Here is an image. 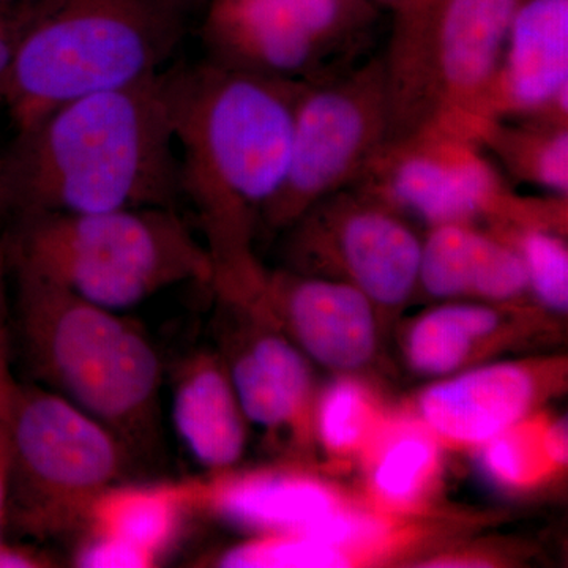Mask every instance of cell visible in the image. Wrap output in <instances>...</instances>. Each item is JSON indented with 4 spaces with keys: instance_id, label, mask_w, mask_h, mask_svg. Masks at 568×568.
Here are the masks:
<instances>
[{
    "instance_id": "obj_9",
    "label": "cell",
    "mask_w": 568,
    "mask_h": 568,
    "mask_svg": "<svg viewBox=\"0 0 568 568\" xmlns=\"http://www.w3.org/2000/svg\"><path fill=\"white\" fill-rule=\"evenodd\" d=\"M358 183L432 226L504 219L518 200L477 138L436 123L388 142Z\"/></svg>"
},
{
    "instance_id": "obj_15",
    "label": "cell",
    "mask_w": 568,
    "mask_h": 568,
    "mask_svg": "<svg viewBox=\"0 0 568 568\" xmlns=\"http://www.w3.org/2000/svg\"><path fill=\"white\" fill-rule=\"evenodd\" d=\"M244 410L226 372L207 354L175 368L173 422L182 446L205 467H227L245 450Z\"/></svg>"
},
{
    "instance_id": "obj_19",
    "label": "cell",
    "mask_w": 568,
    "mask_h": 568,
    "mask_svg": "<svg viewBox=\"0 0 568 568\" xmlns=\"http://www.w3.org/2000/svg\"><path fill=\"white\" fill-rule=\"evenodd\" d=\"M499 317L487 306L448 305L422 317L409 335L407 354L414 368L444 375L463 364L474 339L491 334Z\"/></svg>"
},
{
    "instance_id": "obj_24",
    "label": "cell",
    "mask_w": 568,
    "mask_h": 568,
    "mask_svg": "<svg viewBox=\"0 0 568 568\" xmlns=\"http://www.w3.org/2000/svg\"><path fill=\"white\" fill-rule=\"evenodd\" d=\"M233 566L338 568L349 564L342 549L302 537L301 540L242 549L230 559Z\"/></svg>"
},
{
    "instance_id": "obj_21",
    "label": "cell",
    "mask_w": 568,
    "mask_h": 568,
    "mask_svg": "<svg viewBox=\"0 0 568 568\" xmlns=\"http://www.w3.org/2000/svg\"><path fill=\"white\" fill-rule=\"evenodd\" d=\"M525 264L528 286L549 308L568 306V252L566 242L540 224H528L511 244Z\"/></svg>"
},
{
    "instance_id": "obj_11",
    "label": "cell",
    "mask_w": 568,
    "mask_h": 568,
    "mask_svg": "<svg viewBox=\"0 0 568 568\" xmlns=\"http://www.w3.org/2000/svg\"><path fill=\"white\" fill-rule=\"evenodd\" d=\"M399 213L372 189L355 183L298 219H306V248L321 250L369 301L394 306L416 287L422 254V242Z\"/></svg>"
},
{
    "instance_id": "obj_5",
    "label": "cell",
    "mask_w": 568,
    "mask_h": 568,
    "mask_svg": "<svg viewBox=\"0 0 568 568\" xmlns=\"http://www.w3.org/2000/svg\"><path fill=\"white\" fill-rule=\"evenodd\" d=\"M179 41L173 13L148 0H63L22 21L0 99L18 132L78 97L162 73Z\"/></svg>"
},
{
    "instance_id": "obj_18",
    "label": "cell",
    "mask_w": 568,
    "mask_h": 568,
    "mask_svg": "<svg viewBox=\"0 0 568 568\" xmlns=\"http://www.w3.org/2000/svg\"><path fill=\"white\" fill-rule=\"evenodd\" d=\"M478 140L489 159L515 181L567 197L568 122L493 119L485 123Z\"/></svg>"
},
{
    "instance_id": "obj_7",
    "label": "cell",
    "mask_w": 568,
    "mask_h": 568,
    "mask_svg": "<svg viewBox=\"0 0 568 568\" xmlns=\"http://www.w3.org/2000/svg\"><path fill=\"white\" fill-rule=\"evenodd\" d=\"M129 462L130 448L108 426L48 388L14 379L3 536L47 541L88 528Z\"/></svg>"
},
{
    "instance_id": "obj_13",
    "label": "cell",
    "mask_w": 568,
    "mask_h": 568,
    "mask_svg": "<svg viewBox=\"0 0 568 568\" xmlns=\"http://www.w3.org/2000/svg\"><path fill=\"white\" fill-rule=\"evenodd\" d=\"M260 295L283 310L313 357L332 368H357L375 351L372 301L347 282L264 276Z\"/></svg>"
},
{
    "instance_id": "obj_30",
    "label": "cell",
    "mask_w": 568,
    "mask_h": 568,
    "mask_svg": "<svg viewBox=\"0 0 568 568\" xmlns=\"http://www.w3.org/2000/svg\"><path fill=\"white\" fill-rule=\"evenodd\" d=\"M373 2L386 7L394 14V20H398L424 9L432 0H373Z\"/></svg>"
},
{
    "instance_id": "obj_6",
    "label": "cell",
    "mask_w": 568,
    "mask_h": 568,
    "mask_svg": "<svg viewBox=\"0 0 568 568\" xmlns=\"http://www.w3.org/2000/svg\"><path fill=\"white\" fill-rule=\"evenodd\" d=\"M519 2L432 0L394 20L383 55L392 140L432 123L478 140L493 119V92Z\"/></svg>"
},
{
    "instance_id": "obj_20",
    "label": "cell",
    "mask_w": 568,
    "mask_h": 568,
    "mask_svg": "<svg viewBox=\"0 0 568 568\" xmlns=\"http://www.w3.org/2000/svg\"><path fill=\"white\" fill-rule=\"evenodd\" d=\"M234 506L248 517L294 526L301 532L336 508L334 496L313 481L246 488L235 496Z\"/></svg>"
},
{
    "instance_id": "obj_10",
    "label": "cell",
    "mask_w": 568,
    "mask_h": 568,
    "mask_svg": "<svg viewBox=\"0 0 568 568\" xmlns=\"http://www.w3.org/2000/svg\"><path fill=\"white\" fill-rule=\"evenodd\" d=\"M353 20V0H216L209 59L283 80L332 77L331 51Z\"/></svg>"
},
{
    "instance_id": "obj_27",
    "label": "cell",
    "mask_w": 568,
    "mask_h": 568,
    "mask_svg": "<svg viewBox=\"0 0 568 568\" xmlns=\"http://www.w3.org/2000/svg\"><path fill=\"white\" fill-rule=\"evenodd\" d=\"M485 467L493 478L504 485H521L528 478L525 452L510 437L496 436L488 440L484 454Z\"/></svg>"
},
{
    "instance_id": "obj_3",
    "label": "cell",
    "mask_w": 568,
    "mask_h": 568,
    "mask_svg": "<svg viewBox=\"0 0 568 568\" xmlns=\"http://www.w3.org/2000/svg\"><path fill=\"white\" fill-rule=\"evenodd\" d=\"M17 331L32 383L108 426L126 447L152 439L163 366L144 328L55 284L18 274Z\"/></svg>"
},
{
    "instance_id": "obj_4",
    "label": "cell",
    "mask_w": 568,
    "mask_h": 568,
    "mask_svg": "<svg viewBox=\"0 0 568 568\" xmlns=\"http://www.w3.org/2000/svg\"><path fill=\"white\" fill-rule=\"evenodd\" d=\"M6 248L13 272L126 313L164 290L211 282L213 264L178 207L17 216Z\"/></svg>"
},
{
    "instance_id": "obj_1",
    "label": "cell",
    "mask_w": 568,
    "mask_h": 568,
    "mask_svg": "<svg viewBox=\"0 0 568 568\" xmlns=\"http://www.w3.org/2000/svg\"><path fill=\"white\" fill-rule=\"evenodd\" d=\"M164 74L182 200L203 224L213 280L224 293L252 290L263 274L250 235L282 189L306 82L211 61Z\"/></svg>"
},
{
    "instance_id": "obj_17",
    "label": "cell",
    "mask_w": 568,
    "mask_h": 568,
    "mask_svg": "<svg viewBox=\"0 0 568 568\" xmlns=\"http://www.w3.org/2000/svg\"><path fill=\"white\" fill-rule=\"evenodd\" d=\"M241 347L227 375L245 417L265 428L293 422L308 395L304 358L272 332H260Z\"/></svg>"
},
{
    "instance_id": "obj_28",
    "label": "cell",
    "mask_w": 568,
    "mask_h": 568,
    "mask_svg": "<svg viewBox=\"0 0 568 568\" xmlns=\"http://www.w3.org/2000/svg\"><path fill=\"white\" fill-rule=\"evenodd\" d=\"M21 22H13L0 18V85L6 80L7 73L13 61L18 39H20Z\"/></svg>"
},
{
    "instance_id": "obj_29",
    "label": "cell",
    "mask_w": 568,
    "mask_h": 568,
    "mask_svg": "<svg viewBox=\"0 0 568 568\" xmlns=\"http://www.w3.org/2000/svg\"><path fill=\"white\" fill-rule=\"evenodd\" d=\"M544 448L548 458L556 465H564L568 458V432L567 420L556 422L549 426L544 436Z\"/></svg>"
},
{
    "instance_id": "obj_25",
    "label": "cell",
    "mask_w": 568,
    "mask_h": 568,
    "mask_svg": "<svg viewBox=\"0 0 568 568\" xmlns=\"http://www.w3.org/2000/svg\"><path fill=\"white\" fill-rule=\"evenodd\" d=\"M383 523L366 515L335 508L324 518L302 530V537L342 549L346 545L365 544L383 536Z\"/></svg>"
},
{
    "instance_id": "obj_31",
    "label": "cell",
    "mask_w": 568,
    "mask_h": 568,
    "mask_svg": "<svg viewBox=\"0 0 568 568\" xmlns=\"http://www.w3.org/2000/svg\"><path fill=\"white\" fill-rule=\"evenodd\" d=\"M3 260H6V253L0 252V268H2ZM2 313V304H0V346H6L9 345V336H7Z\"/></svg>"
},
{
    "instance_id": "obj_26",
    "label": "cell",
    "mask_w": 568,
    "mask_h": 568,
    "mask_svg": "<svg viewBox=\"0 0 568 568\" xmlns=\"http://www.w3.org/2000/svg\"><path fill=\"white\" fill-rule=\"evenodd\" d=\"M14 377L11 375L9 345L0 347V545L6 523L7 493L10 474V396Z\"/></svg>"
},
{
    "instance_id": "obj_12",
    "label": "cell",
    "mask_w": 568,
    "mask_h": 568,
    "mask_svg": "<svg viewBox=\"0 0 568 568\" xmlns=\"http://www.w3.org/2000/svg\"><path fill=\"white\" fill-rule=\"evenodd\" d=\"M491 115L568 122V0L519 2L497 73Z\"/></svg>"
},
{
    "instance_id": "obj_14",
    "label": "cell",
    "mask_w": 568,
    "mask_h": 568,
    "mask_svg": "<svg viewBox=\"0 0 568 568\" xmlns=\"http://www.w3.org/2000/svg\"><path fill=\"white\" fill-rule=\"evenodd\" d=\"M418 283L435 297L508 301L528 287V276L514 245L474 230L473 223H448L433 226L422 244Z\"/></svg>"
},
{
    "instance_id": "obj_23",
    "label": "cell",
    "mask_w": 568,
    "mask_h": 568,
    "mask_svg": "<svg viewBox=\"0 0 568 568\" xmlns=\"http://www.w3.org/2000/svg\"><path fill=\"white\" fill-rule=\"evenodd\" d=\"M368 407L361 388L351 383L336 384L321 405V435L332 450L354 447L364 433Z\"/></svg>"
},
{
    "instance_id": "obj_16",
    "label": "cell",
    "mask_w": 568,
    "mask_h": 568,
    "mask_svg": "<svg viewBox=\"0 0 568 568\" xmlns=\"http://www.w3.org/2000/svg\"><path fill=\"white\" fill-rule=\"evenodd\" d=\"M528 372L495 365L426 390L420 409L426 424L457 443H487L525 416L532 402Z\"/></svg>"
},
{
    "instance_id": "obj_8",
    "label": "cell",
    "mask_w": 568,
    "mask_h": 568,
    "mask_svg": "<svg viewBox=\"0 0 568 568\" xmlns=\"http://www.w3.org/2000/svg\"><path fill=\"white\" fill-rule=\"evenodd\" d=\"M390 140L383 55L306 82L295 108L286 175L263 219L293 223L324 197L361 182Z\"/></svg>"
},
{
    "instance_id": "obj_2",
    "label": "cell",
    "mask_w": 568,
    "mask_h": 568,
    "mask_svg": "<svg viewBox=\"0 0 568 568\" xmlns=\"http://www.w3.org/2000/svg\"><path fill=\"white\" fill-rule=\"evenodd\" d=\"M164 71L78 97L18 130L0 163V201L17 216L178 207L181 171Z\"/></svg>"
},
{
    "instance_id": "obj_22",
    "label": "cell",
    "mask_w": 568,
    "mask_h": 568,
    "mask_svg": "<svg viewBox=\"0 0 568 568\" xmlns=\"http://www.w3.org/2000/svg\"><path fill=\"white\" fill-rule=\"evenodd\" d=\"M435 465V448L420 436H406L387 448L375 470V487L395 503L413 499Z\"/></svg>"
}]
</instances>
